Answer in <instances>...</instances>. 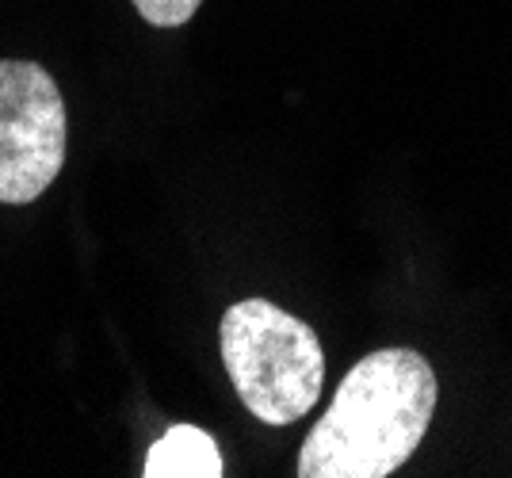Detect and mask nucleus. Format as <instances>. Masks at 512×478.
I'll list each match as a JSON object with an SVG mask.
<instances>
[{
    "instance_id": "f257e3e1",
    "label": "nucleus",
    "mask_w": 512,
    "mask_h": 478,
    "mask_svg": "<svg viewBox=\"0 0 512 478\" xmlns=\"http://www.w3.org/2000/svg\"><path fill=\"white\" fill-rule=\"evenodd\" d=\"M440 402L417 348H375L352 364L299 452L302 478H386L421 448Z\"/></svg>"
},
{
    "instance_id": "f03ea898",
    "label": "nucleus",
    "mask_w": 512,
    "mask_h": 478,
    "mask_svg": "<svg viewBox=\"0 0 512 478\" xmlns=\"http://www.w3.org/2000/svg\"><path fill=\"white\" fill-rule=\"evenodd\" d=\"M222 364L241 406L264 425H295L318 406L325 348L302 318L268 299H241L218 326Z\"/></svg>"
},
{
    "instance_id": "7ed1b4c3",
    "label": "nucleus",
    "mask_w": 512,
    "mask_h": 478,
    "mask_svg": "<svg viewBox=\"0 0 512 478\" xmlns=\"http://www.w3.org/2000/svg\"><path fill=\"white\" fill-rule=\"evenodd\" d=\"M69 115L58 81L39 62L0 58V203H35L58 180Z\"/></svg>"
},
{
    "instance_id": "20e7f679",
    "label": "nucleus",
    "mask_w": 512,
    "mask_h": 478,
    "mask_svg": "<svg viewBox=\"0 0 512 478\" xmlns=\"http://www.w3.org/2000/svg\"><path fill=\"white\" fill-rule=\"evenodd\" d=\"M146 478H222L226 463L211 433L195 425H169L161 440L146 452Z\"/></svg>"
},
{
    "instance_id": "39448f33",
    "label": "nucleus",
    "mask_w": 512,
    "mask_h": 478,
    "mask_svg": "<svg viewBox=\"0 0 512 478\" xmlns=\"http://www.w3.org/2000/svg\"><path fill=\"white\" fill-rule=\"evenodd\" d=\"M130 4L150 27H184L203 0H130Z\"/></svg>"
}]
</instances>
